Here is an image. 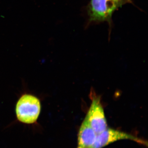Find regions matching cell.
Wrapping results in <instances>:
<instances>
[{
	"label": "cell",
	"mask_w": 148,
	"mask_h": 148,
	"mask_svg": "<svg viewBox=\"0 0 148 148\" xmlns=\"http://www.w3.org/2000/svg\"><path fill=\"white\" fill-rule=\"evenodd\" d=\"M132 140L145 145H147V142L131 134L112 128H107L97 135L95 143L92 148H103L119 140Z\"/></svg>",
	"instance_id": "7a4b0ae2"
},
{
	"label": "cell",
	"mask_w": 148,
	"mask_h": 148,
	"mask_svg": "<svg viewBox=\"0 0 148 148\" xmlns=\"http://www.w3.org/2000/svg\"><path fill=\"white\" fill-rule=\"evenodd\" d=\"M97 135L108 128L103 106L99 98L92 99L85 119Z\"/></svg>",
	"instance_id": "3957f363"
},
{
	"label": "cell",
	"mask_w": 148,
	"mask_h": 148,
	"mask_svg": "<svg viewBox=\"0 0 148 148\" xmlns=\"http://www.w3.org/2000/svg\"><path fill=\"white\" fill-rule=\"evenodd\" d=\"M97 135L87 121L84 119L78 134V146L85 148H92L95 143Z\"/></svg>",
	"instance_id": "277c9868"
},
{
	"label": "cell",
	"mask_w": 148,
	"mask_h": 148,
	"mask_svg": "<svg viewBox=\"0 0 148 148\" xmlns=\"http://www.w3.org/2000/svg\"><path fill=\"white\" fill-rule=\"evenodd\" d=\"M77 148H85L82 147H79V146H78V147Z\"/></svg>",
	"instance_id": "8992f818"
},
{
	"label": "cell",
	"mask_w": 148,
	"mask_h": 148,
	"mask_svg": "<svg viewBox=\"0 0 148 148\" xmlns=\"http://www.w3.org/2000/svg\"><path fill=\"white\" fill-rule=\"evenodd\" d=\"M116 4L119 8L127 3H132V0H111Z\"/></svg>",
	"instance_id": "5b68a950"
},
{
	"label": "cell",
	"mask_w": 148,
	"mask_h": 148,
	"mask_svg": "<svg viewBox=\"0 0 148 148\" xmlns=\"http://www.w3.org/2000/svg\"><path fill=\"white\" fill-rule=\"evenodd\" d=\"M45 97V95L30 90L26 82L22 81V88L14 105L15 121L28 125H38Z\"/></svg>",
	"instance_id": "6da1fadb"
}]
</instances>
